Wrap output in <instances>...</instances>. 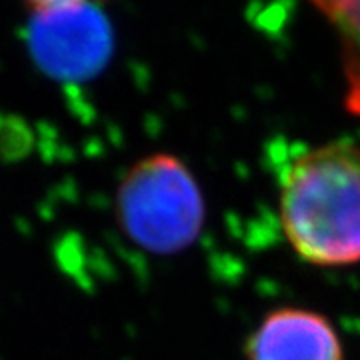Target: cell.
I'll return each instance as SVG.
<instances>
[{"instance_id":"cell-4","label":"cell","mask_w":360,"mask_h":360,"mask_svg":"<svg viewBox=\"0 0 360 360\" xmlns=\"http://www.w3.org/2000/svg\"><path fill=\"white\" fill-rule=\"evenodd\" d=\"M246 360H345L335 322L319 310L278 307L246 336Z\"/></svg>"},{"instance_id":"cell-1","label":"cell","mask_w":360,"mask_h":360,"mask_svg":"<svg viewBox=\"0 0 360 360\" xmlns=\"http://www.w3.org/2000/svg\"><path fill=\"white\" fill-rule=\"evenodd\" d=\"M276 174L278 219L296 257L321 269L360 264V144L302 148Z\"/></svg>"},{"instance_id":"cell-5","label":"cell","mask_w":360,"mask_h":360,"mask_svg":"<svg viewBox=\"0 0 360 360\" xmlns=\"http://www.w3.org/2000/svg\"><path fill=\"white\" fill-rule=\"evenodd\" d=\"M316 11L335 28L345 60V104L360 116V0H312Z\"/></svg>"},{"instance_id":"cell-6","label":"cell","mask_w":360,"mask_h":360,"mask_svg":"<svg viewBox=\"0 0 360 360\" xmlns=\"http://www.w3.org/2000/svg\"><path fill=\"white\" fill-rule=\"evenodd\" d=\"M32 11H46V8H54V6H63V4H78V2H101V0H26Z\"/></svg>"},{"instance_id":"cell-3","label":"cell","mask_w":360,"mask_h":360,"mask_svg":"<svg viewBox=\"0 0 360 360\" xmlns=\"http://www.w3.org/2000/svg\"><path fill=\"white\" fill-rule=\"evenodd\" d=\"M26 44L44 75L63 82H84L108 63L112 30L92 2L63 4L34 11Z\"/></svg>"},{"instance_id":"cell-2","label":"cell","mask_w":360,"mask_h":360,"mask_svg":"<svg viewBox=\"0 0 360 360\" xmlns=\"http://www.w3.org/2000/svg\"><path fill=\"white\" fill-rule=\"evenodd\" d=\"M118 220L134 245L158 257L179 255L202 234L206 202L184 160L168 153L141 158L116 196Z\"/></svg>"}]
</instances>
